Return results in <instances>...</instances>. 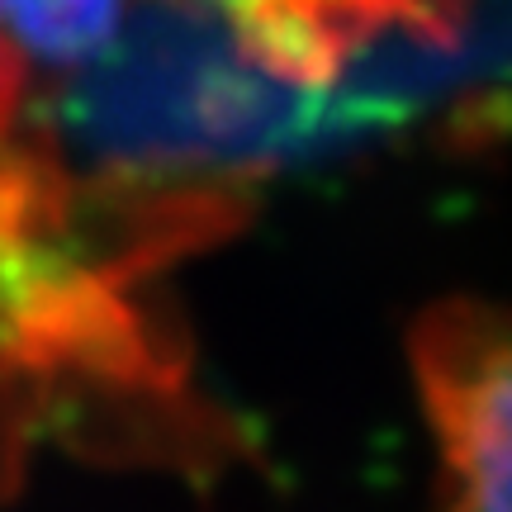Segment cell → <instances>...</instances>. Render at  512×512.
<instances>
[{"mask_svg":"<svg viewBox=\"0 0 512 512\" xmlns=\"http://www.w3.org/2000/svg\"><path fill=\"white\" fill-rule=\"evenodd\" d=\"M437 512H512V304H437L408 332Z\"/></svg>","mask_w":512,"mask_h":512,"instance_id":"1","label":"cell"},{"mask_svg":"<svg viewBox=\"0 0 512 512\" xmlns=\"http://www.w3.org/2000/svg\"><path fill=\"white\" fill-rule=\"evenodd\" d=\"M233 19L247 53L294 81H328L342 72L361 43L408 24L441 29V5L432 0H214Z\"/></svg>","mask_w":512,"mask_h":512,"instance_id":"2","label":"cell"},{"mask_svg":"<svg viewBox=\"0 0 512 512\" xmlns=\"http://www.w3.org/2000/svg\"><path fill=\"white\" fill-rule=\"evenodd\" d=\"M128 0H0V48L10 43L38 62L91 57Z\"/></svg>","mask_w":512,"mask_h":512,"instance_id":"3","label":"cell"}]
</instances>
